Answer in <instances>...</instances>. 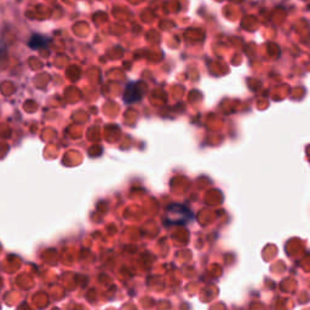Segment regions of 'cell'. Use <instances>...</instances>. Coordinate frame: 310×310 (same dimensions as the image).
I'll use <instances>...</instances> for the list:
<instances>
[{"label":"cell","mask_w":310,"mask_h":310,"mask_svg":"<svg viewBox=\"0 0 310 310\" xmlns=\"http://www.w3.org/2000/svg\"><path fill=\"white\" fill-rule=\"evenodd\" d=\"M49 41H50V39L44 37V35L34 34L32 35V38L28 41V46H29L30 49H33V50H39V49L46 48Z\"/></svg>","instance_id":"cell-3"},{"label":"cell","mask_w":310,"mask_h":310,"mask_svg":"<svg viewBox=\"0 0 310 310\" xmlns=\"http://www.w3.org/2000/svg\"><path fill=\"white\" fill-rule=\"evenodd\" d=\"M194 219V214L183 204H171L166 207L165 222L171 224H187Z\"/></svg>","instance_id":"cell-1"},{"label":"cell","mask_w":310,"mask_h":310,"mask_svg":"<svg viewBox=\"0 0 310 310\" xmlns=\"http://www.w3.org/2000/svg\"><path fill=\"white\" fill-rule=\"evenodd\" d=\"M141 100V89L137 87V82L132 81L126 85L125 92H124V101L126 103H135Z\"/></svg>","instance_id":"cell-2"}]
</instances>
